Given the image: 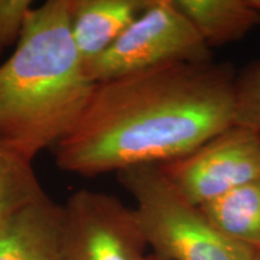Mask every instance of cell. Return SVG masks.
<instances>
[{"label":"cell","instance_id":"cell-9","mask_svg":"<svg viewBox=\"0 0 260 260\" xmlns=\"http://www.w3.org/2000/svg\"><path fill=\"white\" fill-rule=\"evenodd\" d=\"M210 48L240 40L260 24L249 0H172Z\"/></svg>","mask_w":260,"mask_h":260},{"label":"cell","instance_id":"cell-6","mask_svg":"<svg viewBox=\"0 0 260 260\" xmlns=\"http://www.w3.org/2000/svg\"><path fill=\"white\" fill-rule=\"evenodd\" d=\"M188 203L200 207L260 178V134L233 124L186 157L158 165Z\"/></svg>","mask_w":260,"mask_h":260},{"label":"cell","instance_id":"cell-7","mask_svg":"<svg viewBox=\"0 0 260 260\" xmlns=\"http://www.w3.org/2000/svg\"><path fill=\"white\" fill-rule=\"evenodd\" d=\"M63 205L50 198L0 220V260H59Z\"/></svg>","mask_w":260,"mask_h":260},{"label":"cell","instance_id":"cell-3","mask_svg":"<svg viewBox=\"0 0 260 260\" xmlns=\"http://www.w3.org/2000/svg\"><path fill=\"white\" fill-rule=\"evenodd\" d=\"M118 180L134 198L148 247L165 260H253L255 251L230 239L182 198L158 165L122 170Z\"/></svg>","mask_w":260,"mask_h":260},{"label":"cell","instance_id":"cell-8","mask_svg":"<svg viewBox=\"0 0 260 260\" xmlns=\"http://www.w3.org/2000/svg\"><path fill=\"white\" fill-rule=\"evenodd\" d=\"M148 0H70L71 37L83 65L106 51Z\"/></svg>","mask_w":260,"mask_h":260},{"label":"cell","instance_id":"cell-4","mask_svg":"<svg viewBox=\"0 0 260 260\" xmlns=\"http://www.w3.org/2000/svg\"><path fill=\"white\" fill-rule=\"evenodd\" d=\"M210 60V47L172 0H148L111 46L84 64V73L98 83L165 64Z\"/></svg>","mask_w":260,"mask_h":260},{"label":"cell","instance_id":"cell-11","mask_svg":"<svg viewBox=\"0 0 260 260\" xmlns=\"http://www.w3.org/2000/svg\"><path fill=\"white\" fill-rule=\"evenodd\" d=\"M47 197L31 161L0 141V220Z\"/></svg>","mask_w":260,"mask_h":260},{"label":"cell","instance_id":"cell-2","mask_svg":"<svg viewBox=\"0 0 260 260\" xmlns=\"http://www.w3.org/2000/svg\"><path fill=\"white\" fill-rule=\"evenodd\" d=\"M94 84L71 37L70 0L34 8L0 65V141L29 161L54 148L79 121Z\"/></svg>","mask_w":260,"mask_h":260},{"label":"cell","instance_id":"cell-10","mask_svg":"<svg viewBox=\"0 0 260 260\" xmlns=\"http://www.w3.org/2000/svg\"><path fill=\"white\" fill-rule=\"evenodd\" d=\"M205 216L230 239L260 249V178L200 206Z\"/></svg>","mask_w":260,"mask_h":260},{"label":"cell","instance_id":"cell-16","mask_svg":"<svg viewBox=\"0 0 260 260\" xmlns=\"http://www.w3.org/2000/svg\"><path fill=\"white\" fill-rule=\"evenodd\" d=\"M253 260H260V249L259 251H256L255 252V254H254V259Z\"/></svg>","mask_w":260,"mask_h":260},{"label":"cell","instance_id":"cell-1","mask_svg":"<svg viewBox=\"0 0 260 260\" xmlns=\"http://www.w3.org/2000/svg\"><path fill=\"white\" fill-rule=\"evenodd\" d=\"M237 75L228 63H170L94 84L54 147L60 170L98 176L190 154L234 124Z\"/></svg>","mask_w":260,"mask_h":260},{"label":"cell","instance_id":"cell-15","mask_svg":"<svg viewBox=\"0 0 260 260\" xmlns=\"http://www.w3.org/2000/svg\"><path fill=\"white\" fill-rule=\"evenodd\" d=\"M148 260H165V259H162V258H160V256H158V255H155V254H149L148 255Z\"/></svg>","mask_w":260,"mask_h":260},{"label":"cell","instance_id":"cell-13","mask_svg":"<svg viewBox=\"0 0 260 260\" xmlns=\"http://www.w3.org/2000/svg\"><path fill=\"white\" fill-rule=\"evenodd\" d=\"M32 9L31 0H0V57L18 44Z\"/></svg>","mask_w":260,"mask_h":260},{"label":"cell","instance_id":"cell-12","mask_svg":"<svg viewBox=\"0 0 260 260\" xmlns=\"http://www.w3.org/2000/svg\"><path fill=\"white\" fill-rule=\"evenodd\" d=\"M234 124L247 126L260 134V61L236 76Z\"/></svg>","mask_w":260,"mask_h":260},{"label":"cell","instance_id":"cell-5","mask_svg":"<svg viewBox=\"0 0 260 260\" xmlns=\"http://www.w3.org/2000/svg\"><path fill=\"white\" fill-rule=\"evenodd\" d=\"M134 209L115 195L80 189L63 205L59 260H148Z\"/></svg>","mask_w":260,"mask_h":260},{"label":"cell","instance_id":"cell-14","mask_svg":"<svg viewBox=\"0 0 260 260\" xmlns=\"http://www.w3.org/2000/svg\"><path fill=\"white\" fill-rule=\"evenodd\" d=\"M249 2H251V5L253 8H254L260 14V0H249Z\"/></svg>","mask_w":260,"mask_h":260}]
</instances>
